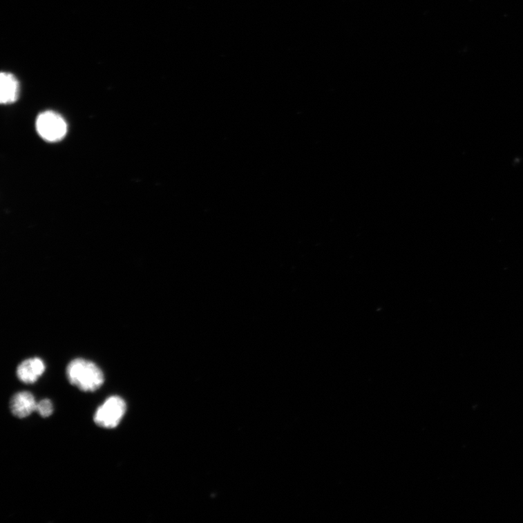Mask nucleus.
Returning <instances> with one entry per match:
<instances>
[{"instance_id": "nucleus-5", "label": "nucleus", "mask_w": 523, "mask_h": 523, "mask_svg": "<svg viewBox=\"0 0 523 523\" xmlns=\"http://www.w3.org/2000/svg\"><path fill=\"white\" fill-rule=\"evenodd\" d=\"M46 365L41 359L33 358L23 361L17 369L18 378L26 384H32L44 373Z\"/></svg>"}, {"instance_id": "nucleus-1", "label": "nucleus", "mask_w": 523, "mask_h": 523, "mask_svg": "<svg viewBox=\"0 0 523 523\" xmlns=\"http://www.w3.org/2000/svg\"><path fill=\"white\" fill-rule=\"evenodd\" d=\"M66 375L69 383L84 392H94L104 383V375L92 361L77 359L67 366Z\"/></svg>"}, {"instance_id": "nucleus-3", "label": "nucleus", "mask_w": 523, "mask_h": 523, "mask_svg": "<svg viewBox=\"0 0 523 523\" xmlns=\"http://www.w3.org/2000/svg\"><path fill=\"white\" fill-rule=\"evenodd\" d=\"M36 126L39 135L50 142L61 140L67 133L65 120L53 111L41 113L37 117Z\"/></svg>"}, {"instance_id": "nucleus-4", "label": "nucleus", "mask_w": 523, "mask_h": 523, "mask_svg": "<svg viewBox=\"0 0 523 523\" xmlns=\"http://www.w3.org/2000/svg\"><path fill=\"white\" fill-rule=\"evenodd\" d=\"M37 404L34 395L31 392H20L12 398L10 409L14 416L23 419L36 412Z\"/></svg>"}, {"instance_id": "nucleus-7", "label": "nucleus", "mask_w": 523, "mask_h": 523, "mask_svg": "<svg viewBox=\"0 0 523 523\" xmlns=\"http://www.w3.org/2000/svg\"><path fill=\"white\" fill-rule=\"evenodd\" d=\"M36 412L42 417H49L53 412V406L48 399H44L37 404Z\"/></svg>"}, {"instance_id": "nucleus-2", "label": "nucleus", "mask_w": 523, "mask_h": 523, "mask_svg": "<svg viewBox=\"0 0 523 523\" xmlns=\"http://www.w3.org/2000/svg\"><path fill=\"white\" fill-rule=\"evenodd\" d=\"M126 410V403L122 398L111 397L97 408L94 421L99 427L114 429L119 426Z\"/></svg>"}, {"instance_id": "nucleus-6", "label": "nucleus", "mask_w": 523, "mask_h": 523, "mask_svg": "<svg viewBox=\"0 0 523 523\" xmlns=\"http://www.w3.org/2000/svg\"><path fill=\"white\" fill-rule=\"evenodd\" d=\"M19 93V82L12 74L3 73L0 76V102L3 104L17 100Z\"/></svg>"}]
</instances>
